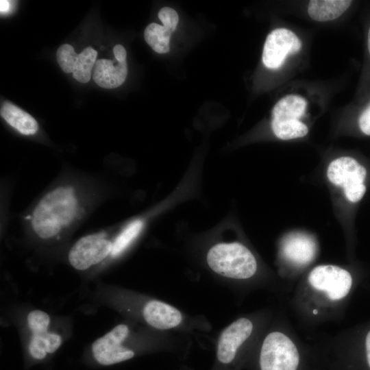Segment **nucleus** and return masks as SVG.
<instances>
[{"label": "nucleus", "instance_id": "9", "mask_svg": "<svg viewBox=\"0 0 370 370\" xmlns=\"http://www.w3.org/2000/svg\"><path fill=\"white\" fill-rule=\"evenodd\" d=\"M301 42L291 30L278 28L267 37L262 52V62L270 69H277L284 63L286 56L300 51Z\"/></svg>", "mask_w": 370, "mask_h": 370}, {"label": "nucleus", "instance_id": "7", "mask_svg": "<svg viewBox=\"0 0 370 370\" xmlns=\"http://www.w3.org/2000/svg\"><path fill=\"white\" fill-rule=\"evenodd\" d=\"M129 328L119 324L92 345V353L97 362L111 365L131 359L134 352L122 345L129 334Z\"/></svg>", "mask_w": 370, "mask_h": 370}, {"label": "nucleus", "instance_id": "14", "mask_svg": "<svg viewBox=\"0 0 370 370\" xmlns=\"http://www.w3.org/2000/svg\"><path fill=\"white\" fill-rule=\"evenodd\" d=\"M282 252L286 259L297 265L310 262L316 253V244L312 238L303 234H293L283 241Z\"/></svg>", "mask_w": 370, "mask_h": 370}, {"label": "nucleus", "instance_id": "20", "mask_svg": "<svg viewBox=\"0 0 370 370\" xmlns=\"http://www.w3.org/2000/svg\"><path fill=\"white\" fill-rule=\"evenodd\" d=\"M158 16L163 25L171 28L173 31L175 30L179 17L175 10L169 7L162 8L158 12Z\"/></svg>", "mask_w": 370, "mask_h": 370}, {"label": "nucleus", "instance_id": "19", "mask_svg": "<svg viewBox=\"0 0 370 370\" xmlns=\"http://www.w3.org/2000/svg\"><path fill=\"white\" fill-rule=\"evenodd\" d=\"M143 225L140 220H136L129 224L112 243L111 256H116L123 252L138 235L142 230Z\"/></svg>", "mask_w": 370, "mask_h": 370}, {"label": "nucleus", "instance_id": "10", "mask_svg": "<svg viewBox=\"0 0 370 370\" xmlns=\"http://www.w3.org/2000/svg\"><path fill=\"white\" fill-rule=\"evenodd\" d=\"M97 56V51L91 47L77 54L69 44L61 45L56 52L57 61L62 70L66 73H73V78L81 83H87L90 79Z\"/></svg>", "mask_w": 370, "mask_h": 370}, {"label": "nucleus", "instance_id": "18", "mask_svg": "<svg viewBox=\"0 0 370 370\" xmlns=\"http://www.w3.org/2000/svg\"><path fill=\"white\" fill-rule=\"evenodd\" d=\"M173 32L166 26L153 23L145 28L144 37L153 51L158 53H165L169 51V40Z\"/></svg>", "mask_w": 370, "mask_h": 370}, {"label": "nucleus", "instance_id": "15", "mask_svg": "<svg viewBox=\"0 0 370 370\" xmlns=\"http://www.w3.org/2000/svg\"><path fill=\"white\" fill-rule=\"evenodd\" d=\"M1 116L22 134L33 135L38 130V124L33 116L9 101L3 103Z\"/></svg>", "mask_w": 370, "mask_h": 370}, {"label": "nucleus", "instance_id": "4", "mask_svg": "<svg viewBox=\"0 0 370 370\" xmlns=\"http://www.w3.org/2000/svg\"><path fill=\"white\" fill-rule=\"evenodd\" d=\"M327 175L330 182L343 188L349 201L356 203L363 197L367 170L354 158L345 156L334 160L328 167Z\"/></svg>", "mask_w": 370, "mask_h": 370}, {"label": "nucleus", "instance_id": "2", "mask_svg": "<svg viewBox=\"0 0 370 370\" xmlns=\"http://www.w3.org/2000/svg\"><path fill=\"white\" fill-rule=\"evenodd\" d=\"M206 260L214 272L232 279H248L257 270V262L253 254L237 242L214 245L208 251Z\"/></svg>", "mask_w": 370, "mask_h": 370}, {"label": "nucleus", "instance_id": "21", "mask_svg": "<svg viewBox=\"0 0 370 370\" xmlns=\"http://www.w3.org/2000/svg\"><path fill=\"white\" fill-rule=\"evenodd\" d=\"M359 127L365 134L370 136V106L360 115Z\"/></svg>", "mask_w": 370, "mask_h": 370}, {"label": "nucleus", "instance_id": "13", "mask_svg": "<svg viewBox=\"0 0 370 370\" xmlns=\"http://www.w3.org/2000/svg\"><path fill=\"white\" fill-rule=\"evenodd\" d=\"M127 75L126 62H119L116 60L99 59L94 65L92 78L101 88H115L123 84Z\"/></svg>", "mask_w": 370, "mask_h": 370}, {"label": "nucleus", "instance_id": "26", "mask_svg": "<svg viewBox=\"0 0 370 370\" xmlns=\"http://www.w3.org/2000/svg\"><path fill=\"white\" fill-rule=\"evenodd\" d=\"M317 313H318L317 310H316V309L313 310V314H316Z\"/></svg>", "mask_w": 370, "mask_h": 370}, {"label": "nucleus", "instance_id": "22", "mask_svg": "<svg viewBox=\"0 0 370 370\" xmlns=\"http://www.w3.org/2000/svg\"><path fill=\"white\" fill-rule=\"evenodd\" d=\"M113 53L118 62H126L127 53L123 46L121 45H115L113 48Z\"/></svg>", "mask_w": 370, "mask_h": 370}, {"label": "nucleus", "instance_id": "11", "mask_svg": "<svg viewBox=\"0 0 370 370\" xmlns=\"http://www.w3.org/2000/svg\"><path fill=\"white\" fill-rule=\"evenodd\" d=\"M252 330V322L245 317L237 319L227 326L221 334L218 341V360L223 364L231 362L238 349L250 336Z\"/></svg>", "mask_w": 370, "mask_h": 370}, {"label": "nucleus", "instance_id": "25", "mask_svg": "<svg viewBox=\"0 0 370 370\" xmlns=\"http://www.w3.org/2000/svg\"><path fill=\"white\" fill-rule=\"evenodd\" d=\"M367 45H368V49L370 53V27L368 32V37H367Z\"/></svg>", "mask_w": 370, "mask_h": 370}, {"label": "nucleus", "instance_id": "6", "mask_svg": "<svg viewBox=\"0 0 370 370\" xmlns=\"http://www.w3.org/2000/svg\"><path fill=\"white\" fill-rule=\"evenodd\" d=\"M27 322L32 332L29 352L34 358L43 360L47 354L55 352L60 347L61 336L47 331L50 317L47 312L40 310H32L27 315Z\"/></svg>", "mask_w": 370, "mask_h": 370}, {"label": "nucleus", "instance_id": "23", "mask_svg": "<svg viewBox=\"0 0 370 370\" xmlns=\"http://www.w3.org/2000/svg\"><path fill=\"white\" fill-rule=\"evenodd\" d=\"M365 348H366L367 362L370 368V330L368 332L366 336Z\"/></svg>", "mask_w": 370, "mask_h": 370}, {"label": "nucleus", "instance_id": "5", "mask_svg": "<svg viewBox=\"0 0 370 370\" xmlns=\"http://www.w3.org/2000/svg\"><path fill=\"white\" fill-rule=\"evenodd\" d=\"M308 282L315 290L323 292L332 301L341 299L349 293L352 285L351 274L334 265H319L308 275Z\"/></svg>", "mask_w": 370, "mask_h": 370}, {"label": "nucleus", "instance_id": "1", "mask_svg": "<svg viewBox=\"0 0 370 370\" xmlns=\"http://www.w3.org/2000/svg\"><path fill=\"white\" fill-rule=\"evenodd\" d=\"M77 199L73 188L61 186L45 195L35 208L32 226L42 238L57 235L70 224L77 211Z\"/></svg>", "mask_w": 370, "mask_h": 370}, {"label": "nucleus", "instance_id": "12", "mask_svg": "<svg viewBox=\"0 0 370 370\" xmlns=\"http://www.w3.org/2000/svg\"><path fill=\"white\" fill-rule=\"evenodd\" d=\"M145 321L159 330L176 328L182 321V315L175 307L158 300L148 301L143 310Z\"/></svg>", "mask_w": 370, "mask_h": 370}, {"label": "nucleus", "instance_id": "16", "mask_svg": "<svg viewBox=\"0 0 370 370\" xmlns=\"http://www.w3.org/2000/svg\"><path fill=\"white\" fill-rule=\"evenodd\" d=\"M352 3L350 0H312L308 5V13L317 21H331L342 15Z\"/></svg>", "mask_w": 370, "mask_h": 370}, {"label": "nucleus", "instance_id": "3", "mask_svg": "<svg viewBox=\"0 0 370 370\" xmlns=\"http://www.w3.org/2000/svg\"><path fill=\"white\" fill-rule=\"evenodd\" d=\"M299 354L285 334L272 332L265 337L260 354L261 370H297Z\"/></svg>", "mask_w": 370, "mask_h": 370}, {"label": "nucleus", "instance_id": "17", "mask_svg": "<svg viewBox=\"0 0 370 370\" xmlns=\"http://www.w3.org/2000/svg\"><path fill=\"white\" fill-rule=\"evenodd\" d=\"M307 102L297 95H288L280 99L272 110L271 122L299 120L304 114Z\"/></svg>", "mask_w": 370, "mask_h": 370}, {"label": "nucleus", "instance_id": "8", "mask_svg": "<svg viewBox=\"0 0 370 370\" xmlns=\"http://www.w3.org/2000/svg\"><path fill=\"white\" fill-rule=\"evenodd\" d=\"M112 243L102 234L79 238L71 248L69 261L77 270H86L99 263L112 251Z\"/></svg>", "mask_w": 370, "mask_h": 370}, {"label": "nucleus", "instance_id": "24", "mask_svg": "<svg viewBox=\"0 0 370 370\" xmlns=\"http://www.w3.org/2000/svg\"><path fill=\"white\" fill-rule=\"evenodd\" d=\"M10 3L9 1L1 0L0 1V10L1 13L8 12L10 10Z\"/></svg>", "mask_w": 370, "mask_h": 370}]
</instances>
